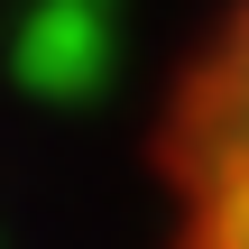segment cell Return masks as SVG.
<instances>
[{
    "instance_id": "1",
    "label": "cell",
    "mask_w": 249,
    "mask_h": 249,
    "mask_svg": "<svg viewBox=\"0 0 249 249\" xmlns=\"http://www.w3.org/2000/svg\"><path fill=\"white\" fill-rule=\"evenodd\" d=\"M157 249H249V0H222L166 83L157 139Z\"/></svg>"
}]
</instances>
